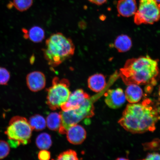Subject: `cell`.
<instances>
[{
  "label": "cell",
  "instance_id": "cell-20",
  "mask_svg": "<svg viewBox=\"0 0 160 160\" xmlns=\"http://www.w3.org/2000/svg\"><path fill=\"white\" fill-rule=\"evenodd\" d=\"M12 3L16 9L22 12L27 11L32 7L33 0H13Z\"/></svg>",
  "mask_w": 160,
  "mask_h": 160
},
{
  "label": "cell",
  "instance_id": "cell-11",
  "mask_svg": "<svg viewBox=\"0 0 160 160\" xmlns=\"http://www.w3.org/2000/svg\"><path fill=\"white\" fill-rule=\"evenodd\" d=\"M67 139L73 145L81 144L87 138V132L82 126L76 124L72 126L67 130Z\"/></svg>",
  "mask_w": 160,
  "mask_h": 160
},
{
  "label": "cell",
  "instance_id": "cell-13",
  "mask_svg": "<svg viewBox=\"0 0 160 160\" xmlns=\"http://www.w3.org/2000/svg\"><path fill=\"white\" fill-rule=\"evenodd\" d=\"M88 85L90 89L95 92L102 91L107 85L105 76L99 73L90 76L88 80Z\"/></svg>",
  "mask_w": 160,
  "mask_h": 160
},
{
  "label": "cell",
  "instance_id": "cell-1",
  "mask_svg": "<svg viewBox=\"0 0 160 160\" xmlns=\"http://www.w3.org/2000/svg\"><path fill=\"white\" fill-rule=\"evenodd\" d=\"M160 109L149 99L141 103L128 104L119 121V124L128 132L142 133L153 132L160 119Z\"/></svg>",
  "mask_w": 160,
  "mask_h": 160
},
{
  "label": "cell",
  "instance_id": "cell-2",
  "mask_svg": "<svg viewBox=\"0 0 160 160\" xmlns=\"http://www.w3.org/2000/svg\"><path fill=\"white\" fill-rule=\"evenodd\" d=\"M159 71L157 60L146 56L128 60L120 71V76L125 85H155Z\"/></svg>",
  "mask_w": 160,
  "mask_h": 160
},
{
  "label": "cell",
  "instance_id": "cell-25",
  "mask_svg": "<svg viewBox=\"0 0 160 160\" xmlns=\"http://www.w3.org/2000/svg\"><path fill=\"white\" fill-rule=\"evenodd\" d=\"M38 159L41 160H49L51 158V153L47 150H42L38 154Z\"/></svg>",
  "mask_w": 160,
  "mask_h": 160
},
{
  "label": "cell",
  "instance_id": "cell-26",
  "mask_svg": "<svg viewBox=\"0 0 160 160\" xmlns=\"http://www.w3.org/2000/svg\"><path fill=\"white\" fill-rule=\"evenodd\" d=\"M144 160H160V154L158 153L153 152L149 153Z\"/></svg>",
  "mask_w": 160,
  "mask_h": 160
},
{
  "label": "cell",
  "instance_id": "cell-24",
  "mask_svg": "<svg viewBox=\"0 0 160 160\" xmlns=\"http://www.w3.org/2000/svg\"><path fill=\"white\" fill-rule=\"evenodd\" d=\"M143 145L146 150H158L160 149V139L154 140L151 142L145 144Z\"/></svg>",
  "mask_w": 160,
  "mask_h": 160
},
{
  "label": "cell",
  "instance_id": "cell-18",
  "mask_svg": "<svg viewBox=\"0 0 160 160\" xmlns=\"http://www.w3.org/2000/svg\"><path fill=\"white\" fill-rule=\"evenodd\" d=\"M29 122L32 129L37 131L44 129L47 126L46 119L42 116L38 114L30 117Z\"/></svg>",
  "mask_w": 160,
  "mask_h": 160
},
{
  "label": "cell",
  "instance_id": "cell-9",
  "mask_svg": "<svg viewBox=\"0 0 160 160\" xmlns=\"http://www.w3.org/2000/svg\"><path fill=\"white\" fill-rule=\"evenodd\" d=\"M105 97L106 104L113 109L121 107L125 102L126 100L123 90L120 88L108 90L105 93Z\"/></svg>",
  "mask_w": 160,
  "mask_h": 160
},
{
  "label": "cell",
  "instance_id": "cell-8",
  "mask_svg": "<svg viewBox=\"0 0 160 160\" xmlns=\"http://www.w3.org/2000/svg\"><path fill=\"white\" fill-rule=\"evenodd\" d=\"M90 98L89 95L83 90H76L71 93L67 101L61 106V108L64 111L77 109Z\"/></svg>",
  "mask_w": 160,
  "mask_h": 160
},
{
  "label": "cell",
  "instance_id": "cell-14",
  "mask_svg": "<svg viewBox=\"0 0 160 160\" xmlns=\"http://www.w3.org/2000/svg\"><path fill=\"white\" fill-rule=\"evenodd\" d=\"M125 92L126 100L130 103H138L143 96V91L138 85L132 84L128 85Z\"/></svg>",
  "mask_w": 160,
  "mask_h": 160
},
{
  "label": "cell",
  "instance_id": "cell-7",
  "mask_svg": "<svg viewBox=\"0 0 160 160\" xmlns=\"http://www.w3.org/2000/svg\"><path fill=\"white\" fill-rule=\"evenodd\" d=\"M135 15L136 24H152L160 20V4L155 0H140L139 9Z\"/></svg>",
  "mask_w": 160,
  "mask_h": 160
},
{
  "label": "cell",
  "instance_id": "cell-5",
  "mask_svg": "<svg viewBox=\"0 0 160 160\" xmlns=\"http://www.w3.org/2000/svg\"><path fill=\"white\" fill-rule=\"evenodd\" d=\"M94 107L91 98L88 99L79 108L68 111H62L59 113L61 123L59 132L65 134L69 128L79 122L85 118H89L94 115Z\"/></svg>",
  "mask_w": 160,
  "mask_h": 160
},
{
  "label": "cell",
  "instance_id": "cell-28",
  "mask_svg": "<svg viewBox=\"0 0 160 160\" xmlns=\"http://www.w3.org/2000/svg\"><path fill=\"white\" fill-rule=\"evenodd\" d=\"M127 159L128 160V159L125 158H118L117 159V160H127Z\"/></svg>",
  "mask_w": 160,
  "mask_h": 160
},
{
  "label": "cell",
  "instance_id": "cell-22",
  "mask_svg": "<svg viewBox=\"0 0 160 160\" xmlns=\"http://www.w3.org/2000/svg\"><path fill=\"white\" fill-rule=\"evenodd\" d=\"M10 152L9 143L4 140H0V159L5 158L9 155Z\"/></svg>",
  "mask_w": 160,
  "mask_h": 160
},
{
  "label": "cell",
  "instance_id": "cell-16",
  "mask_svg": "<svg viewBox=\"0 0 160 160\" xmlns=\"http://www.w3.org/2000/svg\"><path fill=\"white\" fill-rule=\"evenodd\" d=\"M114 45L120 52H124L131 49L132 46L131 39L127 35H120L116 39Z\"/></svg>",
  "mask_w": 160,
  "mask_h": 160
},
{
  "label": "cell",
  "instance_id": "cell-23",
  "mask_svg": "<svg viewBox=\"0 0 160 160\" xmlns=\"http://www.w3.org/2000/svg\"><path fill=\"white\" fill-rule=\"evenodd\" d=\"M11 78L9 72L5 68L0 67V85H6Z\"/></svg>",
  "mask_w": 160,
  "mask_h": 160
},
{
  "label": "cell",
  "instance_id": "cell-29",
  "mask_svg": "<svg viewBox=\"0 0 160 160\" xmlns=\"http://www.w3.org/2000/svg\"><path fill=\"white\" fill-rule=\"evenodd\" d=\"M155 1L157 2V3L160 4V0H155Z\"/></svg>",
  "mask_w": 160,
  "mask_h": 160
},
{
  "label": "cell",
  "instance_id": "cell-12",
  "mask_svg": "<svg viewBox=\"0 0 160 160\" xmlns=\"http://www.w3.org/2000/svg\"><path fill=\"white\" fill-rule=\"evenodd\" d=\"M117 8L119 14L125 17L135 15L138 10L135 0H119Z\"/></svg>",
  "mask_w": 160,
  "mask_h": 160
},
{
  "label": "cell",
  "instance_id": "cell-3",
  "mask_svg": "<svg viewBox=\"0 0 160 160\" xmlns=\"http://www.w3.org/2000/svg\"><path fill=\"white\" fill-rule=\"evenodd\" d=\"M43 51L48 64L57 67L72 57L75 47L71 39L61 33H54L46 41Z\"/></svg>",
  "mask_w": 160,
  "mask_h": 160
},
{
  "label": "cell",
  "instance_id": "cell-30",
  "mask_svg": "<svg viewBox=\"0 0 160 160\" xmlns=\"http://www.w3.org/2000/svg\"><path fill=\"white\" fill-rule=\"evenodd\" d=\"M159 96H160V86L159 88Z\"/></svg>",
  "mask_w": 160,
  "mask_h": 160
},
{
  "label": "cell",
  "instance_id": "cell-19",
  "mask_svg": "<svg viewBox=\"0 0 160 160\" xmlns=\"http://www.w3.org/2000/svg\"><path fill=\"white\" fill-rule=\"evenodd\" d=\"M52 143L51 136L47 133L40 134L36 140V145L38 148L41 150L49 149L51 147Z\"/></svg>",
  "mask_w": 160,
  "mask_h": 160
},
{
  "label": "cell",
  "instance_id": "cell-21",
  "mask_svg": "<svg viewBox=\"0 0 160 160\" xmlns=\"http://www.w3.org/2000/svg\"><path fill=\"white\" fill-rule=\"evenodd\" d=\"M57 160H78L77 154L74 150L69 149L60 153L58 157Z\"/></svg>",
  "mask_w": 160,
  "mask_h": 160
},
{
  "label": "cell",
  "instance_id": "cell-15",
  "mask_svg": "<svg viewBox=\"0 0 160 160\" xmlns=\"http://www.w3.org/2000/svg\"><path fill=\"white\" fill-rule=\"evenodd\" d=\"M23 31L24 37L26 39H29L33 42H41L45 38V31L42 28L38 26H34L31 28L29 31L25 29Z\"/></svg>",
  "mask_w": 160,
  "mask_h": 160
},
{
  "label": "cell",
  "instance_id": "cell-27",
  "mask_svg": "<svg viewBox=\"0 0 160 160\" xmlns=\"http://www.w3.org/2000/svg\"><path fill=\"white\" fill-rule=\"evenodd\" d=\"M88 1L95 4L101 5L106 3L107 0H88Z\"/></svg>",
  "mask_w": 160,
  "mask_h": 160
},
{
  "label": "cell",
  "instance_id": "cell-4",
  "mask_svg": "<svg viewBox=\"0 0 160 160\" xmlns=\"http://www.w3.org/2000/svg\"><path fill=\"white\" fill-rule=\"evenodd\" d=\"M32 129L26 118L16 116L10 120L9 125L5 132L10 146L17 148L21 145L28 144L32 136Z\"/></svg>",
  "mask_w": 160,
  "mask_h": 160
},
{
  "label": "cell",
  "instance_id": "cell-6",
  "mask_svg": "<svg viewBox=\"0 0 160 160\" xmlns=\"http://www.w3.org/2000/svg\"><path fill=\"white\" fill-rule=\"evenodd\" d=\"M70 85L68 79H60L58 77L53 78L51 87L47 90V103L50 109H59L67 101L71 93Z\"/></svg>",
  "mask_w": 160,
  "mask_h": 160
},
{
  "label": "cell",
  "instance_id": "cell-17",
  "mask_svg": "<svg viewBox=\"0 0 160 160\" xmlns=\"http://www.w3.org/2000/svg\"><path fill=\"white\" fill-rule=\"evenodd\" d=\"M46 120L47 125L50 130L52 131H59L61 123L59 113H51L48 116Z\"/></svg>",
  "mask_w": 160,
  "mask_h": 160
},
{
  "label": "cell",
  "instance_id": "cell-10",
  "mask_svg": "<svg viewBox=\"0 0 160 160\" xmlns=\"http://www.w3.org/2000/svg\"><path fill=\"white\" fill-rule=\"evenodd\" d=\"M27 87L32 92H37L44 89L46 84L45 76L41 72L35 71L28 74L26 77Z\"/></svg>",
  "mask_w": 160,
  "mask_h": 160
}]
</instances>
